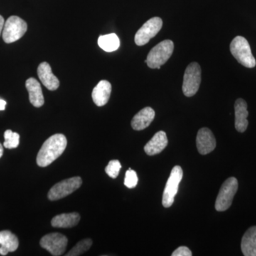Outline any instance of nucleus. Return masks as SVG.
<instances>
[{
	"instance_id": "nucleus-1",
	"label": "nucleus",
	"mask_w": 256,
	"mask_h": 256,
	"mask_svg": "<svg viewBox=\"0 0 256 256\" xmlns=\"http://www.w3.org/2000/svg\"><path fill=\"white\" fill-rule=\"evenodd\" d=\"M67 146V140L63 134H55L44 142L37 154L36 163L41 168L52 164L62 154Z\"/></svg>"
},
{
	"instance_id": "nucleus-2",
	"label": "nucleus",
	"mask_w": 256,
	"mask_h": 256,
	"mask_svg": "<svg viewBox=\"0 0 256 256\" xmlns=\"http://www.w3.org/2000/svg\"><path fill=\"white\" fill-rule=\"evenodd\" d=\"M230 50L234 58L244 66L249 68L256 66V60L246 38L240 36L235 37L230 43Z\"/></svg>"
},
{
	"instance_id": "nucleus-3",
	"label": "nucleus",
	"mask_w": 256,
	"mask_h": 256,
	"mask_svg": "<svg viewBox=\"0 0 256 256\" xmlns=\"http://www.w3.org/2000/svg\"><path fill=\"white\" fill-rule=\"evenodd\" d=\"M174 47L173 42L168 40L153 47L146 57L148 66L152 69H160L172 55Z\"/></svg>"
},
{
	"instance_id": "nucleus-4",
	"label": "nucleus",
	"mask_w": 256,
	"mask_h": 256,
	"mask_svg": "<svg viewBox=\"0 0 256 256\" xmlns=\"http://www.w3.org/2000/svg\"><path fill=\"white\" fill-rule=\"evenodd\" d=\"M238 188V182L236 178H230L224 182L216 200L215 208L217 212H224L230 208Z\"/></svg>"
},
{
	"instance_id": "nucleus-5",
	"label": "nucleus",
	"mask_w": 256,
	"mask_h": 256,
	"mask_svg": "<svg viewBox=\"0 0 256 256\" xmlns=\"http://www.w3.org/2000/svg\"><path fill=\"white\" fill-rule=\"evenodd\" d=\"M202 80V70L200 64L192 62L186 67L184 76L182 92L186 97L196 94Z\"/></svg>"
},
{
	"instance_id": "nucleus-6",
	"label": "nucleus",
	"mask_w": 256,
	"mask_h": 256,
	"mask_svg": "<svg viewBox=\"0 0 256 256\" xmlns=\"http://www.w3.org/2000/svg\"><path fill=\"white\" fill-rule=\"evenodd\" d=\"M28 30V24L18 16H11L5 22L2 38L5 43L11 44L20 40Z\"/></svg>"
},
{
	"instance_id": "nucleus-7",
	"label": "nucleus",
	"mask_w": 256,
	"mask_h": 256,
	"mask_svg": "<svg viewBox=\"0 0 256 256\" xmlns=\"http://www.w3.org/2000/svg\"><path fill=\"white\" fill-rule=\"evenodd\" d=\"M183 178V170L181 166H175L170 173L163 192L162 205L165 208H169L173 204L174 197L178 194V185Z\"/></svg>"
},
{
	"instance_id": "nucleus-8",
	"label": "nucleus",
	"mask_w": 256,
	"mask_h": 256,
	"mask_svg": "<svg viewBox=\"0 0 256 256\" xmlns=\"http://www.w3.org/2000/svg\"><path fill=\"white\" fill-rule=\"evenodd\" d=\"M82 184V180L79 176L64 180L56 184L54 186L50 188L48 194V200L50 201H56L63 198L80 188Z\"/></svg>"
},
{
	"instance_id": "nucleus-9",
	"label": "nucleus",
	"mask_w": 256,
	"mask_h": 256,
	"mask_svg": "<svg viewBox=\"0 0 256 256\" xmlns=\"http://www.w3.org/2000/svg\"><path fill=\"white\" fill-rule=\"evenodd\" d=\"M162 20L158 16L151 18L146 22L134 36V42L136 44L139 46L146 44L150 41L151 38H154L159 33L162 28Z\"/></svg>"
},
{
	"instance_id": "nucleus-10",
	"label": "nucleus",
	"mask_w": 256,
	"mask_h": 256,
	"mask_svg": "<svg viewBox=\"0 0 256 256\" xmlns=\"http://www.w3.org/2000/svg\"><path fill=\"white\" fill-rule=\"evenodd\" d=\"M67 244L68 238L60 233L47 234L40 240V246L54 256H62L66 249Z\"/></svg>"
},
{
	"instance_id": "nucleus-11",
	"label": "nucleus",
	"mask_w": 256,
	"mask_h": 256,
	"mask_svg": "<svg viewBox=\"0 0 256 256\" xmlns=\"http://www.w3.org/2000/svg\"><path fill=\"white\" fill-rule=\"evenodd\" d=\"M216 146L213 132L208 128H203L197 133L196 146L198 152L203 156L212 152Z\"/></svg>"
},
{
	"instance_id": "nucleus-12",
	"label": "nucleus",
	"mask_w": 256,
	"mask_h": 256,
	"mask_svg": "<svg viewBox=\"0 0 256 256\" xmlns=\"http://www.w3.org/2000/svg\"><path fill=\"white\" fill-rule=\"evenodd\" d=\"M38 76L43 85L50 90H56L60 87V80L52 73V68L47 62L40 64L37 69Z\"/></svg>"
},
{
	"instance_id": "nucleus-13",
	"label": "nucleus",
	"mask_w": 256,
	"mask_h": 256,
	"mask_svg": "<svg viewBox=\"0 0 256 256\" xmlns=\"http://www.w3.org/2000/svg\"><path fill=\"white\" fill-rule=\"evenodd\" d=\"M248 105L244 99H237L234 105L235 109V128L239 132H244L248 126L247 118L248 112L247 110Z\"/></svg>"
},
{
	"instance_id": "nucleus-14",
	"label": "nucleus",
	"mask_w": 256,
	"mask_h": 256,
	"mask_svg": "<svg viewBox=\"0 0 256 256\" xmlns=\"http://www.w3.org/2000/svg\"><path fill=\"white\" fill-rule=\"evenodd\" d=\"M168 139L164 131H159L146 143L144 150L149 156H156L162 152L168 146Z\"/></svg>"
},
{
	"instance_id": "nucleus-15",
	"label": "nucleus",
	"mask_w": 256,
	"mask_h": 256,
	"mask_svg": "<svg viewBox=\"0 0 256 256\" xmlns=\"http://www.w3.org/2000/svg\"><path fill=\"white\" fill-rule=\"evenodd\" d=\"M112 86L108 80H102L98 84L92 92V98L96 106L101 107L108 102Z\"/></svg>"
},
{
	"instance_id": "nucleus-16",
	"label": "nucleus",
	"mask_w": 256,
	"mask_h": 256,
	"mask_svg": "<svg viewBox=\"0 0 256 256\" xmlns=\"http://www.w3.org/2000/svg\"><path fill=\"white\" fill-rule=\"evenodd\" d=\"M156 117V112L150 107H146L138 112L131 121V126L134 130H142L149 127Z\"/></svg>"
},
{
	"instance_id": "nucleus-17",
	"label": "nucleus",
	"mask_w": 256,
	"mask_h": 256,
	"mask_svg": "<svg viewBox=\"0 0 256 256\" xmlns=\"http://www.w3.org/2000/svg\"><path fill=\"white\" fill-rule=\"evenodd\" d=\"M26 88L32 106L36 108L42 107L44 104V98L40 82L36 79L30 78L26 80Z\"/></svg>"
},
{
	"instance_id": "nucleus-18",
	"label": "nucleus",
	"mask_w": 256,
	"mask_h": 256,
	"mask_svg": "<svg viewBox=\"0 0 256 256\" xmlns=\"http://www.w3.org/2000/svg\"><path fill=\"white\" fill-rule=\"evenodd\" d=\"M18 246V237L10 230L0 232V255L6 256L14 252Z\"/></svg>"
},
{
	"instance_id": "nucleus-19",
	"label": "nucleus",
	"mask_w": 256,
	"mask_h": 256,
	"mask_svg": "<svg viewBox=\"0 0 256 256\" xmlns=\"http://www.w3.org/2000/svg\"><path fill=\"white\" fill-rule=\"evenodd\" d=\"M240 247L244 256H256V226L250 227L244 234Z\"/></svg>"
},
{
	"instance_id": "nucleus-20",
	"label": "nucleus",
	"mask_w": 256,
	"mask_h": 256,
	"mask_svg": "<svg viewBox=\"0 0 256 256\" xmlns=\"http://www.w3.org/2000/svg\"><path fill=\"white\" fill-rule=\"evenodd\" d=\"M80 216L79 214H62L56 216L52 220V226L55 228H68L76 226L80 222Z\"/></svg>"
},
{
	"instance_id": "nucleus-21",
	"label": "nucleus",
	"mask_w": 256,
	"mask_h": 256,
	"mask_svg": "<svg viewBox=\"0 0 256 256\" xmlns=\"http://www.w3.org/2000/svg\"><path fill=\"white\" fill-rule=\"evenodd\" d=\"M98 46L106 52H112L118 50L120 42L116 34L104 35L98 38Z\"/></svg>"
},
{
	"instance_id": "nucleus-22",
	"label": "nucleus",
	"mask_w": 256,
	"mask_h": 256,
	"mask_svg": "<svg viewBox=\"0 0 256 256\" xmlns=\"http://www.w3.org/2000/svg\"><path fill=\"white\" fill-rule=\"evenodd\" d=\"M92 244V239H84V240L79 242L66 256H78L82 255V254L88 252Z\"/></svg>"
},
{
	"instance_id": "nucleus-23",
	"label": "nucleus",
	"mask_w": 256,
	"mask_h": 256,
	"mask_svg": "<svg viewBox=\"0 0 256 256\" xmlns=\"http://www.w3.org/2000/svg\"><path fill=\"white\" fill-rule=\"evenodd\" d=\"M4 146L6 149H14L16 148L20 144V134L16 132H13L11 130H8L4 132Z\"/></svg>"
},
{
	"instance_id": "nucleus-24",
	"label": "nucleus",
	"mask_w": 256,
	"mask_h": 256,
	"mask_svg": "<svg viewBox=\"0 0 256 256\" xmlns=\"http://www.w3.org/2000/svg\"><path fill=\"white\" fill-rule=\"evenodd\" d=\"M120 169L121 164L118 160H111L106 168V172L110 178H116L118 176Z\"/></svg>"
},
{
	"instance_id": "nucleus-25",
	"label": "nucleus",
	"mask_w": 256,
	"mask_h": 256,
	"mask_svg": "<svg viewBox=\"0 0 256 256\" xmlns=\"http://www.w3.org/2000/svg\"><path fill=\"white\" fill-rule=\"evenodd\" d=\"M138 178L137 173L134 170L129 169L126 172L124 184L128 188H133L137 186Z\"/></svg>"
},
{
	"instance_id": "nucleus-26",
	"label": "nucleus",
	"mask_w": 256,
	"mask_h": 256,
	"mask_svg": "<svg viewBox=\"0 0 256 256\" xmlns=\"http://www.w3.org/2000/svg\"><path fill=\"white\" fill-rule=\"evenodd\" d=\"M172 256H192V252L188 247H178L172 254Z\"/></svg>"
},
{
	"instance_id": "nucleus-27",
	"label": "nucleus",
	"mask_w": 256,
	"mask_h": 256,
	"mask_svg": "<svg viewBox=\"0 0 256 256\" xmlns=\"http://www.w3.org/2000/svg\"><path fill=\"white\" fill-rule=\"evenodd\" d=\"M4 20L2 16L0 15V35H1L2 32L3 31V28H4Z\"/></svg>"
},
{
	"instance_id": "nucleus-28",
	"label": "nucleus",
	"mask_w": 256,
	"mask_h": 256,
	"mask_svg": "<svg viewBox=\"0 0 256 256\" xmlns=\"http://www.w3.org/2000/svg\"><path fill=\"white\" fill-rule=\"evenodd\" d=\"M6 101L0 99V110H4L5 107H6Z\"/></svg>"
},
{
	"instance_id": "nucleus-29",
	"label": "nucleus",
	"mask_w": 256,
	"mask_h": 256,
	"mask_svg": "<svg viewBox=\"0 0 256 256\" xmlns=\"http://www.w3.org/2000/svg\"><path fill=\"white\" fill-rule=\"evenodd\" d=\"M3 156V146H2L1 143H0V158H2Z\"/></svg>"
}]
</instances>
